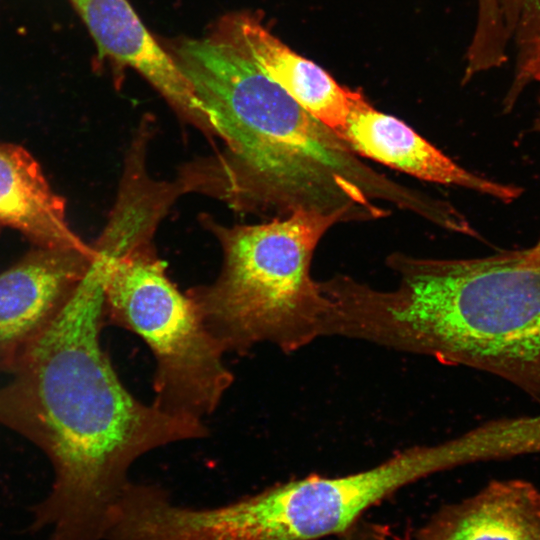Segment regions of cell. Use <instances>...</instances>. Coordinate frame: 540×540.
Wrapping results in <instances>:
<instances>
[{"label": "cell", "mask_w": 540, "mask_h": 540, "mask_svg": "<svg viewBox=\"0 0 540 540\" xmlns=\"http://www.w3.org/2000/svg\"><path fill=\"white\" fill-rule=\"evenodd\" d=\"M211 32L237 47L304 110L341 138L358 89L340 85L322 67L294 52L251 12L227 14Z\"/></svg>", "instance_id": "cell-10"}, {"label": "cell", "mask_w": 540, "mask_h": 540, "mask_svg": "<svg viewBox=\"0 0 540 540\" xmlns=\"http://www.w3.org/2000/svg\"><path fill=\"white\" fill-rule=\"evenodd\" d=\"M96 256V249L86 253L38 247L0 273V371L10 373L56 319Z\"/></svg>", "instance_id": "cell-7"}, {"label": "cell", "mask_w": 540, "mask_h": 540, "mask_svg": "<svg viewBox=\"0 0 540 540\" xmlns=\"http://www.w3.org/2000/svg\"><path fill=\"white\" fill-rule=\"evenodd\" d=\"M534 83H536L539 88V103H540V63L538 65V68L534 77Z\"/></svg>", "instance_id": "cell-16"}, {"label": "cell", "mask_w": 540, "mask_h": 540, "mask_svg": "<svg viewBox=\"0 0 540 540\" xmlns=\"http://www.w3.org/2000/svg\"><path fill=\"white\" fill-rule=\"evenodd\" d=\"M349 540H385V539L375 534L362 533V534L353 535V537H350Z\"/></svg>", "instance_id": "cell-14"}, {"label": "cell", "mask_w": 540, "mask_h": 540, "mask_svg": "<svg viewBox=\"0 0 540 540\" xmlns=\"http://www.w3.org/2000/svg\"><path fill=\"white\" fill-rule=\"evenodd\" d=\"M0 225L21 232L38 247L95 251L70 228L65 200L36 159L9 143H0Z\"/></svg>", "instance_id": "cell-12"}, {"label": "cell", "mask_w": 540, "mask_h": 540, "mask_svg": "<svg viewBox=\"0 0 540 540\" xmlns=\"http://www.w3.org/2000/svg\"><path fill=\"white\" fill-rule=\"evenodd\" d=\"M470 431L398 451L378 465L337 477L317 474L276 484L290 540H317L346 532L370 507L434 473L478 461Z\"/></svg>", "instance_id": "cell-6"}, {"label": "cell", "mask_w": 540, "mask_h": 540, "mask_svg": "<svg viewBox=\"0 0 540 540\" xmlns=\"http://www.w3.org/2000/svg\"><path fill=\"white\" fill-rule=\"evenodd\" d=\"M416 540H540V491L525 480L491 481L443 509Z\"/></svg>", "instance_id": "cell-11"}, {"label": "cell", "mask_w": 540, "mask_h": 540, "mask_svg": "<svg viewBox=\"0 0 540 540\" xmlns=\"http://www.w3.org/2000/svg\"><path fill=\"white\" fill-rule=\"evenodd\" d=\"M97 48L121 81L125 69L140 74L186 122L212 137V126L176 62L128 0H68Z\"/></svg>", "instance_id": "cell-8"}, {"label": "cell", "mask_w": 540, "mask_h": 540, "mask_svg": "<svg viewBox=\"0 0 540 540\" xmlns=\"http://www.w3.org/2000/svg\"><path fill=\"white\" fill-rule=\"evenodd\" d=\"M527 252L530 256L540 258V236L538 238V241L532 247L527 249Z\"/></svg>", "instance_id": "cell-15"}, {"label": "cell", "mask_w": 540, "mask_h": 540, "mask_svg": "<svg viewBox=\"0 0 540 540\" xmlns=\"http://www.w3.org/2000/svg\"><path fill=\"white\" fill-rule=\"evenodd\" d=\"M341 138L356 154L421 180L462 187L503 202L521 194L517 186L486 179L458 165L403 121L375 109L359 89Z\"/></svg>", "instance_id": "cell-9"}, {"label": "cell", "mask_w": 540, "mask_h": 540, "mask_svg": "<svg viewBox=\"0 0 540 540\" xmlns=\"http://www.w3.org/2000/svg\"><path fill=\"white\" fill-rule=\"evenodd\" d=\"M202 224L218 239L223 265L217 279L186 295L223 352L242 354L259 343L285 353L323 337L326 297L310 272L314 250L343 213L298 210L254 225Z\"/></svg>", "instance_id": "cell-4"}, {"label": "cell", "mask_w": 540, "mask_h": 540, "mask_svg": "<svg viewBox=\"0 0 540 540\" xmlns=\"http://www.w3.org/2000/svg\"><path fill=\"white\" fill-rule=\"evenodd\" d=\"M374 310L383 347L502 377L540 402V258L397 255Z\"/></svg>", "instance_id": "cell-3"}, {"label": "cell", "mask_w": 540, "mask_h": 540, "mask_svg": "<svg viewBox=\"0 0 540 540\" xmlns=\"http://www.w3.org/2000/svg\"><path fill=\"white\" fill-rule=\"evenodd\" d=\"M224 148L187 165L184 192L218 198L233 209L343 213L350 221L383 218L377 204L402 206L405 185L377 172L237 47L210 33L164 42Z\"/></svg>", "instance_id": "cell-2"}, {"label": "cell", "mask_w": 540, "mask_h": 540, "mask_svg": "<svg viewBox=\"0 0 540 540\" xmlns=\"http://www.w3.org/2000/svg\"><path fill=\"white\" fill-rule=\"evenodd\" d=\"M515 48V67L504 99L511 110L524 90L534 83L540 63V0H479L476 33L468 53L467 78L497 67L506 50Z\"/></svg>", "instance_id": "cell-13"}, {"label": "cell", "mask_w": 540, "mask_h": 540, "mask_svg": "<svg viewBox=\"0 0 540 540\" xmlns=\"http://www.w3.org/2000/svg\"><path fill=\"white\" fill-rule=\"evenodd\" d=\"M103 278L93 263L56 319L0 388V424L36 444L54 481L32 507L46 540H105L133 463L156 448L206 437L203 420L144 404L123 385L100 342Z\"/></svg>", "instance_id": "cell-1"}, {"label": "cell", "mask_w": 540, "mask_h": 540, "mask_svg": "<svg viewBox=\"0 0 540 540\" xmlns=\"http://www.w3.org/2000/svg\"><path fill=\"white\" fill-rule=\"evenodd\" d=\"M156 226L146 218L121 216L109 221L95 246L105 322L133 332L150 348L156 362L153 404L203 420L217 409L234 376L220 345L158 257L152 243Z\"/></svg>", "instance_id": "cell-5"}]
</instances>
